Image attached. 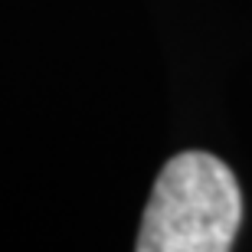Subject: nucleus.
I'll list each match as a JSON object with an SVG mask.
<instances>
[{
    "mask_svg": "<svg viewBox=\"0 0 252 252\" xmlns=\"http://www.w3.org/2000/svg\"><path fill=\"white\" fill-rule=\"evenodd\" d=\"M243 223V193L220 158L187 151L154 180L138 252H226Z\"/></svg>",
    "mask_w": 252,
    "mask_h": 252,
    "instance_id": "1",
    "label": "nucleus"
}]
</instances>
